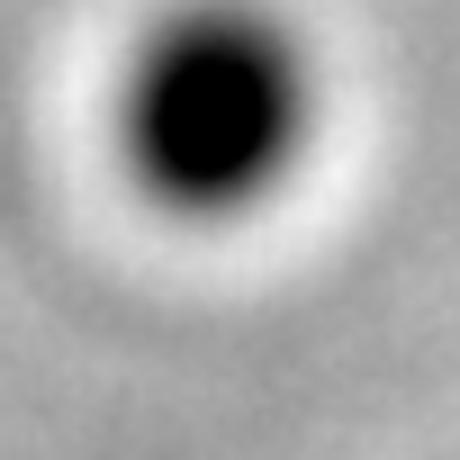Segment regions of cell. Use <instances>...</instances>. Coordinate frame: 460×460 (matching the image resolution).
<instances>
[{
  "mask_svg": "<svg viewBox=\"0 0 460 460\" xmlns=\"http://www.w3.org/2000/svg\"><path fill=\"white\" fill-rule=\"evenodd\" d=\"M325 127L316 37L271 0H181L118 73V154L136 190L190 226L271 208Z\"/></svg>",
  "mask_w": 460,
  "mask_h": 460,
  "instance_id": "obj_1",
  "label": "cell"
}]
</instances>
